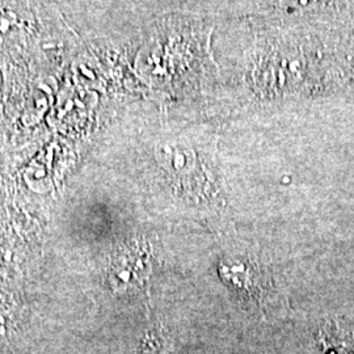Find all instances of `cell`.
Masks as SVG:
<instances>
[{"label":"cell","mask_w":354,"mask_h":354,"mask_svg":"<svg viewBox=\"0 0 354 354\" xmlns=\"http://www.w3.org/2000/svg\"><path fill=\"white\" fill-rule=\"evenodd\" d=\"M147 260L138 252H125L112 268V282L117 289L136 286L147 276Z\"/></svg>","instance_id":"6da1fadb"},{"label":"cell","mask_w":354,"mask_h":354,"mask_svg":"<svg viewBox=\"0 0 354 354\" xmlns=\"http://www.w3.org/2000/svg\"><path fill=\"white\" fill-rule=\"evenodd\" d=\"M142 354H159L158 352H153V351H146V352H143Z\"/></svg>","instance_id":"3957f363"},{"label":"cell","mask_w":354,"mask_h":354,"mask_svg":"<svg viewBox=\"0 0 354 354\" xmlns=\"http://www.w3.org/2000/svg\"><path fill=\"white\" fill-rule=\"evenodd\" d=\"M320 342L324 354H354V336L339 327H326Z\"/></svg>","instance_id":"7a4b0ae2"}]
</instances>
